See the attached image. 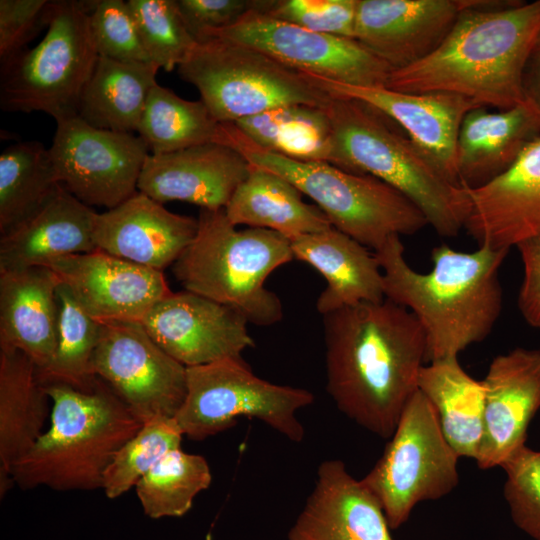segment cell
I'll return each instance as SVG.
<instances>
[{
    "instance_id": "1",
    "label": "cell",
    "mask_w": 540,
    "mask_h": 540,
    "mask_svg": "<svg viewBox=\"0 0 540 540\" xmlns=\"http://www.w3.org/2000/svg\"><path fill=\"white\" fill-rule=\"evenodd\" d=\"M323 328L328 394L349 419L390 438L427 363L419 321L385 298L323 315Z\"/></svg>"
},
{
    "instance_id": "2",
    "label": "cell",
    "mask_w": 540,
    "mask_h": 540,
    "mask_svg": "<svg viewBox=\"0 0 540 540\" xmlns=\"http://www.w3.org/2000/svg\"><path fill=\"white\" fill-rule=\"evenodd\" d=\"M540 33V0H479L424 59L392 71L387 88L441 92L496 110L524 102L523 74Z\"/></svg>"
},
{
    "instance_id": "3",
    "label": "cell",
    "mask_w": 540,
    "mask_h": 540,
    "mask_svg": "<svg viewBox=\"0 0 540 540\" xmlns=\"http://www.w3.org/2000/svg\"><path fill=\"white\" fill-rule=\"evenodd\" d=\"M509 249L480 245L471 252L447 244L433 248L427 273L412 268L400 236L374 251L385 298L408 309L427 342V363L458 357L492 332L503 306L499 270Z\"/></svg>"
},
{
    "instance_id": "4",
    "label": "cell",
    "mask_w": 540,
    "mask_h": 540,
    "mask_svg": "<svg viewBox=\"0 0 540 540\" xmlns=\"http://www.w3.org/2000/svg\"><path fill=\"white\" fill-rule=\"evenodd\" d=\"M44 387L52 402L50 426L12 467L14 483L24 490L102 488L114 456L143 424L100 378L89 391Z\"/></svg>"
},
{
    "instance_id": "5",
    "label": "cell",
    "mask_w": 540,
    "mask_h": 540,
    "mask_svg": "<svg viewBox=\"0 0 540 540\" xmlns=\"http://www.w3.org/2000/svg\"><path fill=\"white\" fill-rule=\"evenodd\" d=\"M325 109L333 132L335 166L387 183L417 205L438 235H458L470 210L465 188L450 182L406 134L372 106L332 95Z\"/></svg>"
},
{
    "instance_id": "6",
    "label": "cell",
    "mask_w": 540,
    "mask_h": 540,
    "mask_svg": "<svg viewBox=\"0 0 540 540\" xmlns=\"http://www.w3.org/2000/svg\"><path fill=\"white\" fill-rule=\"evenodd\" d=\"M192 242L172 265L184 290L223 304L248 323L271 326L283 317L269 275L294 259L291 240L268 229L238 230L224 209H200Z\"/></svg>"
},
{
    "instance_id": "7",
    "label": "cell",
    "mask_w": 540,
    "mask_h": 540,
    "mask_svg": "<svg viewBox=\"0 0 540 540\" xmlns=\"http://www.w3.org/2000/svg\"><path fill=\"white\" fill-rule=\"evenodd\" d=\"M215 142L235 149L252 166L288 180L315 202L334 228L374 251L392 236L412 235L428 225L416 204L371 175L271 152L234 123H219Z\"/></svg>"
},
{
    "instance_id": "8",
    "label": "cell",
    "mask_w": 540,
    "mask_h": 540,
    "mask_svg": "<svg viewBox=\"0 0 540 540\" xmlns=\"http://www.w3.org/2000/svg\"><path fill=\"white\" fill-rule=\"evenodd\" d=\"M95 0L50 1L43 39L1 64L5 111L45 112L57 122L76 117L98 53L89 24Z\"/></svg>"
},
{
    "instance_id": "9",
    "label": "cell",
    "mask_w": 540,
    "mask_h": 540,
    "mask_svg": "<svg viewBox=\"0 0 540 540\" xmlns=\"http://www.w3.org/2000/svg\"><path fill=\"white\" fill-rule=\"evenodd\" d=\"M219 123H235L296 104L325 108L332 95L307 74L246 45L206 37L178 66Z\"/></svg>"
},
{
    "instance_id": "10",
    "label": "cell",
    "mask_w": 540,
    "mask_h": 540,
    "mask_svg": "<svg viewBox=\"0 0 540 540\" xmlns=\"http://www.w3.org/2000/svg\"><path fill=\"white\" fill-rule=\"evenodd\" d=\"M313 394L256 376L241 358H227L186 368V395L175 420L184 436L203 440L236 423L256 418L293 442L304 438L297 412L311 405Z\"/></svg>"
},
{
    "instance_id": "11",
    "label": "cell",
    "mask_w": 540,
    "mask_h": 540,
    "mask_svg": "<svg viewBox=\"0 0 540 540\" xmlns=\"http://www.w3.org/2000/svg\"><path fill=\"white\" fill-rule=\"evenodd\" d=\"M389 439L362 481L380 502L390 528L397 529L418 503L440 499L456 488L459 457L444 437L434 407L419 390Z\"/></svg>"
},
{
    "instance_id": "12",
    "label": "cell",
    "mask_w": 540,
    "mask_h": 540,
    "mask_svg": "<svg viewBox=\"0 0 540 540\" xmlns=\"http://www.w3.org/2000/svg\"><path fill=\"white\" fill-rule=\"evenodd\" d=\"M93 355L103 380L143 424L175 418L186 395V368L167 354L140 322H100Z\"/></svg>"
},
{
    "instance_id": "13",
    "label": "cell",
    "mask_w": 540,
    "mask_h": 540,
    "mask_svg": "<svg viewBox=\"0 0 540 540\" xmlns=\"http://www.w3.org/2000/svg\"><path fill=\"white\" fill-rule=\"evenodd\" d=\"M49 153L56 178L69 193L107 209L137 192L150 154L139 135L94 128L77 116L57 122Z\"/></svg>"
},
{
    "instance_id": "14",
    "label": "cell",
    "mask_w": 540,
    "mask_h": 540,
    "mask_svg": "<svg viewBox=\"0 0 540 540\" xmlns=\"http://www.w3.org/2000/svg\"><path fill=\"white\" fill-rule=\"evenodd\" d=\"M206 37L255 48L299 72L352 86H386L393 71L355 39L313 32L257 10L200 40Z\"/></svg>"
},
{
    "instance_id": "15",
    "label": "cell",
    "mask_w": 540,
    "mask_h": 540,
    "mask_svg": "<svg viewBox=\"0 0 540 540\" xmlns=\"http://www.w3.org/2000/svg\"><path fill=\"white\" fill-rule=\"evenodd\" d=\"M172 358L192 367L241 358L254 346L247 320L228 306L183 290L158 301L140 322Z\"/></svg>"
},
{
    "instance_id": "16",
    "label": "cell",
    "mask_w": 540,
    "mask_h": 540,
    "mask_svg": "<svg viewBox=\"0 0 540 540\" xmlns=\"http://www.w3.org/2000/svg\"><path fill=\"white\" fill-rule=\"evenodd\" d=\"M45 266L98 322H141L172 292L163 272L100 250L57 257Z\"/></svg>"
},
{
    "instance_id": "17",
    "label": "cell",
    "mask_w": 540,
    "mask_h": 540,
    "mask_svg": "<svg viewBox=\"0 0 540 540\" xmlns=\"http://www.w3.org/2000/svg\"><path fill=\"white\" fill-rule=\"evenodd\" d=\"M307 75L331 95L354 98L380 111L405 132L450 182L460 186L456 162L459 130L466 114L480 105L451 93L400 92L386 86H352Z\"/></svg>"
},
{
    "instance_id": "18",
    "label": "cell",
    "mask_w": 540,
    "mask_h": 540,
    "mask_svg": "<svg viewBox=\"0 0 540 540\" xmlns=\"http://www.w3.org/2000/svg\"><path fill=\"white\" fill-rule=\"evenodd\" d=\"M479 0H358L355 40L392 70L431 54Z\"/></svg>"
},
{
    "instance_id": "19",
    "label": "cell",
    "mask_w": 540,
    "mask_h": 540,
    "mask_svg": "<svg viewBox=\"0 0 540 540\" xmlns=\"http://www.w3.org/2000/svg\"><path fill=\"white\" fill-rule=\"evenodd\" d=\"M480 469L501 467L526 446L530 422L540 410V349L517 347L497 355L485 378Z\"/></svg>"
},
{
    "instance_id": "20",
    "label": "cell",
    "mask_w": 540,
    "mask_h": 540,
    "mask_svg": "<svg viewBox=\"0 0 540 540\" xmlns=\"http://www.w3.org/2000/svg\"><path fill=\"white\" fill-rule=\"evenodd\" d=\"M465 190L470 210L464 229L479 245L510 249L540 237V136L501 175Z\"/></svg>"
},
{
    "instance_id": "21",
    "label": "cell",
    "mask_w": 540,
    "mask_h": 540,
    "mask_svg": "<svg viewBox=\"0 0 540 540\" xmlns=\"http://www.w3.org/2000/svg\"><path fill=\"white\" fill-rule=\"evenodd\" d=\"M250 163L235 149L216 142L171 153L149 154L137 189L164 204L184 201L201 209H224L245 180Z\"/></svg>"
},
{
    "instance_id": "22",
    "label": "cell",
    "mask_w": 540,
    "mask_h": 540,
    "mask_svg": "<svg viewBox=\"0 0 540 540\" xmlns=\"http://www.w3.org/2000/svg\"><path fill=\"white\" fill-rule=\"evenodd\" d=\"M198 220L167 210L137 191L118 206L98 213L97 250L163 272L194 239Z\"/></svg>"
},
{
    "instance_id": "23",
    "label": "cell",
    "mask_w": 540,
    "mask_h": 540,
    "mask_svg": "<svg viewBox=\"0 0 540 540\" xmlns=\"http://www.w3.org/2000/svg\"><path fill=\"white\" fill-rule=\"evenodd\" d=\"M384 510L343 461H323L288 540H394Z\"/></svg>"
},
{
    "instance_id": "24",
    "label": "cell",
    "mask_w": 540,
    "mask_h": 540,
    "mask_svg": "<svg viewBox=\"0 0 540 540\" xmlns=\"http://www.w3.org/2000/svg\"><path fill=\"white\" fill-rule=\"evenodd\" d=\"M97 216L60 184L37 212L1 234L0 271L45 266L57 257L97 250Z\"/></svg>"
},
{
    "instance_id": "25",
    "label": "cell",
    "mask_w": 540,
    "mask_h": 540,
    "mask_svg": "<svg viewBox=\"0 0 540 540\" xmlns=\"http://www.w3.org/2000/svg\"><path fill=\"white\" fill-rule=\"evenodd\" d=\"M539 136L540 114L527 100L503 110L471 109L457 140L459 185L476 188L498 177Z\"/></svg>"
},
{
    "instance_id": "26",
    "label": "cell",
    "mask_w": 540,
    "mask_h": 540,
    "mask_svg": "<svg viewBox=\"0 0 540 540\" xmlns=\"http://www.w3.org/2000/svg\"><path fill=\"white\" fill-rule=\"evenodd\" d=\"M59 279L46 266L0 271V346L20 350L45 370L57 343Z\"/></svg>"
},
{
    "instance_id": "27",
    "label": "cell",
    "mask_w": 540,
    "mask_h": 540,
    "mask_svg": "<svg viewBox=\"0 0 540 540\" xmlns=\"http://www.w3.org/2000/svg\"><path fill=\"white\" fill-rule=\"evenodd\" d=\"M291 246L294 259L309 264L326 280L316 302L320 314L385 299L383 273L375 253L333 226L298 237Z\"/></svg>"
},
{
    "instance_id": "28",
    "label": "cell",
    "mask_w": 540,
    "mask_h": 540,
    "mask_svg": "<svg viewBox=\"0 0 540 540\" xmlns=\"http://www.w3.org/2000/svg\"><path fill=\"white\" fill-rule=\"evenodd\" d=\"M50 397L34 362L0 346V496L14 483L11 470L45 432Z\"/></svg>"
},
{
    "instance_id": "29",
    "label": "cell",
    "mask_w": 540,
    "mask_h": 540,
    "mask_svg": "<svg viewBox=\"0 0 540 540\" xmlns=\"http://www.w3.org/2000/svg\"><path fill=\"white\" fill-rule=\"evenodd\" d=\"M224 211L235 226L272 230L291 241L332 227L321 209L306 203L292 183L252 165Z\"/></svg>"
},
{
    "instance_id": "30",
    "label": "cell",
    "mask_w": 540,
    "mask_h": 540,
    "mask_svg": "<svg viewBox=\"0 0 540 540\" xmlns=\"http://www.w3.org/2000/svg\"><path fill=\"white\" fill-rule=\"evenodd\" d=\"M417 387L434 407L444 437L458 457L475 460L483 436V381L471 377L458 357H450L425 364Z\"/></svg>"
},
{
    "instance_id": "31",
    "label": "cell",
    "mask_w": 540,
    "mask_h": 540,
    "mask_svg": "<svg viewBox=\"0 0 540 540\" xmlns=\"http://www.w3.org/2000/svg\"><path fill=\"white\" fill-rule=\"evenodd\" d=\"M158 69L154 63H123L98 56L77 117L94 128L137 132Z\"/></svg>"
},
{
    "instance_id": "32",
    "label": "cell",
    "mask_w": 540,
    "mask_h": 540,
    "mask_svg": "<svg viewBox=\"0 0 540 540\" xmlns=\"http://www.w3.org/2000/svg\"><path fill=\"white\" fill-rule=\"evenodd\" d=\"M258 146L300 161L336 165L331 122L325 108L296 104L234 123Z\"/></svg>"
},
{
    "instance_id": "33",
    "label": "cell",
    "mask_w": 540,
    "mask_h": 540,
    "mask_svg": "<svg viewBox=\"0 0 540 540\" xmlns=\"http://www.w3.org/2000/svg\"><path fill=\"white\" fill-rule=\"evenodd\" d=\"M58 182L49 149L40 142H18L0 155V232L4 234L37 212Z\"/></svg>"
},
{
    "instance_id": "34",
    "label": "cell",
    "mask_w": 540,
    "mask_h": 540,
    "mask_svg": "<svg viewBox=\"0 0 540 540\" xmlns=\"http://www.w3.org/2000/svg\"><path fill=\"white\" fill-rule=\"evenodd\" d=\"M219 122L201 101H189L156 83L149 92L138 134L160 155L215 141Z\"/></svg>"
},
{
    "instance_id": "35",
    "label": "cell",
    "mask_w": 540,
    "mask_h": 540,
    "mask_svg": "<svg viewBox=\"0 0 540 540\" xmlns=\"http://www.w3.org/2000/svg\"><path fill=\"white\" fill-rule=\"evenodd\" d=\"M57 301L56 350L49 366L38 371L40 382L43 386L60 384L89 391L98 380L93 372L92 361L101 323L80 307L60 281Z\"/></svg>"
},
{
    "instance_id": "36",
    "label": "cell",
    "mask_w": 540,
    "mask_h": 540,
    "mask_svg": "<svg viewBox=\"0 0 540 540\" xmlns=\"http://www.w3.org/2000/svg\"><path fill=\"white\" fill-rule=\"evenodd\" d=\"M211 481V470L204 457L177 448L167 453L135 488L144 513L159 519L186 514L194 498Z\"/></svg>"
},
{
    "instance_id": "37",
    "label": "cell",
    "mask_w": 540,
    "mask_h": 540,
    "mask_svg": "<svg viewBox=\"0 0 540 540\" xmlns=\"http://www.w3.org/2000/svg\"><path fill=\"white\" fill-rule=\"evenodd\" d=\"M183 436L175 418L158 417L143 423L105 471L102 485L105 495L115 499L136 486L167 453L181 448Z\"/></svg>"
},
{
    "instance_id": "38",
    "label": "cell",
    "mask_w": 540,
    "mask_h": 540,
    "mask_svg": "<svg viewBox=\"0 0 540 540\" xmlns=\"http://www.w3.org/2000/svg\"><path fill=\"white\" fill-rule=\"evenodd\" d=\"M137 30L151 61L159 68H178L197 45L176 0H129Z\"/></svg>"
},
{
    "instance_id": "39",
    "label": "cell",
    "mask_w": 540,
    "mask_h": 540,
    "mask_svg": "<svg viewBox=\"0 0 540 540\" xmlns=\"http://www.w3.org/2000/svg\"><path fill=\"white\" fill-rule=\"evenodd\" d=\"M89 24L99 56L123 63H153L143 47L127 2L95 0Z\"/></svg>"
},
{
    "instance_id": "40",
    "label": "cell",
    "mask_w": 540,
    "mask_h": 540,
    "mask_svg": "<svg viewBox=\"0 0 540 540\" xmlns=\"http://www.w3.org/2000/svg\"><path fill=\"white\" fill-rule=\"evenodd\" d=\"M501 468L506 481L503 488L515 525L534 540H540V451L527 445Z\"/></svg>"
},
{
    "instance_id": "41",
    "label": "cell",
    "mask_w": 540,
    "mask_h": 540,
    "mask_svg": "<svg viewBox=\"0 0 540 540\" xmlns=\"http://www.w3.org/2000/svg\"><path fill=\"white\" fill-rule=\"evenodd\" d=\"M358 0H271L264 12L307 30L355 39Z\"/></svg>"
},
{
    "instance_id": "42",
    "label": "cell",
    "mask_w": 540,
    "mask_h": 540,
    "mask_svg": "<svg viewBox=\"0 0 540 540\" xmlns=\"http://www.w3.org/2000/svg\"><path fill=\"white\" fill-rule=\"evenodd\" d=\"M50 1H0V62L9 61L26 48L38 31L48 25Z\"/></svg>"
},
{
    "instance_id": "43",
    "label": "cell",
    "mask_w": 540,
    "mask_h": 540,
    "mask_svg": "<svg viewBox=\"0 0 540 540\" xmlns=\"http://www.w3.org/2000/svg\"><path fill=\"white\" fill-rule=\"evenodd\" d=\"M191 35L199 41L209 31L230 27L247 13L265 12L271 0H176Z\"/></svg>"
},
{
    "instance_id": "44",
    "label": "cell",
    "mask_w": 540,
    "mask_h": 540,
    "mask_svg": "<svg viewBox=\"0 0 540 540\" xmlns=\"http://www.w3.org/2000/svg\"><path fill=\"white\" fill-rule=\"evenodd\" d=\"M523 265L518 309L529 326L540 329V237L516 246Z\"/></svg>"
},
{
    "instance_id": "45",
    "label": "cell",
    "mask_w": 540,
    "mask_h": 540,
    "mask_svg": "<svg viewBox=\"0 0 540 540\" xmlns=\"http://www.w3.org/2000/svg\"><path fill=\"white\" fill-rule=\"evenodd\" d=\"M523 95L540 114V49H534L523 74Z\"/></svg>"
},
{
    "instance_id": "46",
    "label": "cell",
    "mask_w": 540,
    "mask_h": 540,
    "mask_svg": "<svg viewBox=\"0 0 540 540\" xmlns=\"http://www.w3.org/2000/svg\"><path fill=\"white\" fill-rule=\"evenodd\" d=\"M534 49H540V33L537 37V41H536V44H535V48Z\"/></svg>"
}]
</instances>
